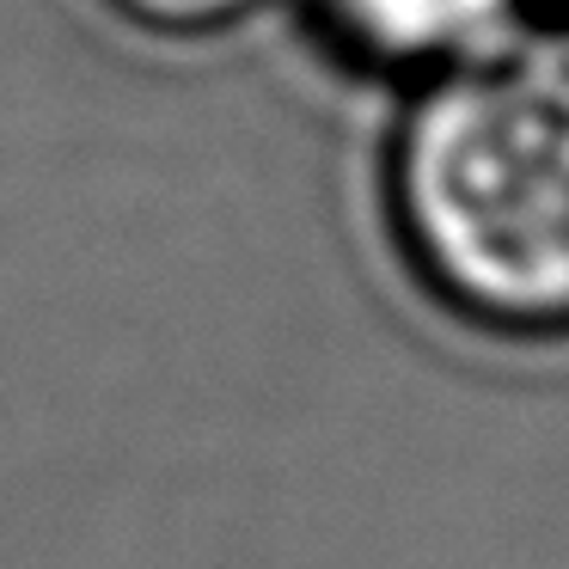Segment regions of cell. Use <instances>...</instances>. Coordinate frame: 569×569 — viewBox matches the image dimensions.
Here are the masks:
<instances>
[{
    "label": "cell",
    "mask_w": 569,
    "mask_h": 569,
    "mask_svg": "<svg viewBox=\"0 0 569 569\" xmlns=\"http://www.w3.org/2000/svg\"><path fill=\"white\" fill-rule=\"evenodd\" d=\"M386 214L422 288L459 319L569 331V26H520L410 80Z\"/></svg>",
    "instance_id": "1"
},
{
    "label": "cell",
    "mask_w": 569,
    "mask_h": 569,
    "mask_svg": "<svg viewBox=\"0 0 569 569\" xmlns=\"http://www.w3.org/2000/svg\"><path fill=\"white\" fill-rule=\"evenodd\" d=\"M532 0H307L337 56L380 74H435L527 26Z\"/></svg>",
    "instance_id": "2"
},
{
    "label": "cell",
    "mask_w": 569,
    "mask_h": 569,
    "mask_svg": "<svg viewBox=\"0 0 569 569\" xmlns=\"http://www.w3.org/2000/svg\"><path fill=\"white\" fill-rule=\"evenodd\" d=\"M104 7L153 38H214L246 13H258L263 0H104Z\"/></svg>",
    "instance_id": "3"
}]
</instances>
